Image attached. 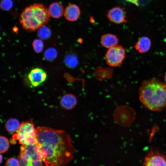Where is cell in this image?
Here are the masks:
<instances>
[{"instance_id":"22","label":"cell","mask_w":166,"mask_h":166,"mask_svg":"<svg viewBox=\"0 0 166 166\" xmlns=\"http://www.w3.org/2000/svg\"><path fill=\"white\" fill-rule=\"evenodd\" d=\"M5 166H20V164L18 159L11 158L7 160Z\"/></svg>"},{"instance_id":"19","label":"cell","mask_w":166,"mask_h":166,"mask_svg":"<svg viewBox=\"0 0 166 166\" xmlns=\"http://www.w3.org/2000/svg\"><path fill=\"white\" fill-rule=\"evenodd\" d=\"M65 61L66 65L70 68L75 66L77 62L76 56L72 55H67L65 58Z\"/></svg>"},{"instance_id":"14","label":"cell","mask_w":166,"mask_h":166,"mask_svg":"<svg viewBox=\"0 0 166 166\" xmlns=\"http://www.w3.org/2000/svg\"><path fill=\"white\" fill-rule=\"evenodd\" d=\"M150 39L146 37H142L140 38L136 43L134 47L139 52L143 53L147 52L151 46Z\"/></svg>"},{"instance_id":"1","label":"cell","mask_w":166,"mask_h":166,"mask_svg":"<svg viewBox=\"0 0 166 166\" xmlns=\"http://www.w3.org/2000/svg\"><path fill=\"white\" fill-rule=\"evenodd\" d=\"M36 129V144L46 166H65L71 160L75 150L69 135L47 127Z\"/></svg>"},{"instance_id":"8","label":"cell","mask_w":166,"mask_h":166,"mask_svg":"<svg viewBox=\"0 0 166 166\" xmlns=\"http://www.w3.org/2000/svg\"><path fill=\"white\" fill-rule=\"evenodd\" d=\"M106 16L110 22L115 23L119 24L127 22L125 12L122 8L119 6L109 10Z\"/></svg>"},{"instance_id":"17","label":"cell","mask_w":166,"mask_h":166,"mask_svg":"<svg viewBox=\"0 0 166 166\" xmlns=\"http://www.w3.org/2000/svg\"><path fill=\"white\" fill-rule=\"evenodd\" d=\"M57 55L56 50L53 48L47 49L44 53V57L45 59L51 61L55 59Z\"/></svg>"},{"instance_id":"16","label":"cell","mask_w":166,"mask_h":166,"mask_svg":"<svg viewBox=\"0 0 166 166\" xmlns=\"http://www.w3.org/2000/svg\"><path fill=\"white\" fill-rule=\"evenodd\" d=\"M38 34L41 39L45 40L49 38L51 33L49 27L43 26L39 29Z\"/></svg>"},{"instance_id":"5","label":"cell","mask_w":166,"mask_h":166,"mask_svg":"<svg viewBox=\"0 0 166 166\" xmlns=\"http://www.w3.org/2000/svg\"><path fill=\"white\" fill-rule=\"evenodd\" d=\"M36 129L31 121L24 122L21 124L18 130L12 136L13 140H18L22 145H29L36 143Z\"/></svg>"},{"instance_id":"2","label":"cell","mask_w":166,"mask_h":166,"mask_svg":"<svg viewBox=\"0 0 166 166\" xmlns=\"http://www.w3.org/2000/svg\"><path fill=\"white\" fill-rule=\"evenodd\" d=\"M139 94L141 102L149 110L160 111L166 107V84L157 79L143 81Z\"/></svg>"},{"instance_id":"25","label":"cell","mask_w":166,"mask_h":166,"mask_svg":"<svg viewBox=\"0 0 166 166\" xmlns=\"http://www.w3.org/2000/svg\"><path fill=\"white\" fill-rule=\"evenodd\" d=\"M164 81H165V83L166 84V73H165V76H164Z\"/></svg>"},{"instance_id":"18","label":"cell","mask_w":166,"mask_h":166,"mask_svg":"<svg viewBox=\"0 0 166 166\" xmlns=\"http://www.w3.org/2000/svg\"><path fill=\"white\" fill-rule=\"evenodd\" d=\"M0 152L1 153H4L7 151L9 147L10 144L8 140L6 137L1 136L0 137Z\"/></svg>"},{"instance_id":"11","label":"cell","mask_w":166,"mask_h":166,"mask_svg":"<svg viewBox=\"0 0 166 166\" xmlns=\"http://www.w3.org/2000/svg\"><path fill=\"white\" fill-rule=\"evenodd\" d=\"M118 39L113 34H107L103 35L101 39V43L104 47L108 48L117 45Z\"/></svg>"},{"instance_id":"6","label":"cell","mask_w":166,"mask_h":166,"mask_svg":"<svg viewBox=\"0 0 166 166\" xmlns=\"http://www.w3.org/2000/svg\"><path fill=\"white\" fill-rule=\"evenodd\" d=\"M125 57V49L117 45L109 48L105 55L107 64L111 67L120 66Z\"/></svg>"},{"instance_id":"10","label":"cell","mask_w":166,"mask_h":166,"mask_svg":"<svg viewBox=\"0 0 166 166\" xmlns=\"http://www.w3.org/2000/svg\"><path fill=\"white\" fill-rule=\"evenodd\" d=\"M64 13L65 16L68 20L74 21L78 19L81 12L78 6L75 4H71L66 7Z\"/></svg>"},{"instance_id":"20","label":"cell","mask_w":166,"mask_h":166,"mask_svg":"<svg viewBox=\"0 0 166 166\" xmlns=\"http://www.w3.org/2000/svg\"><path fill=\"white\" fill-rule=\"evenodd\" d=\"M32 45L34 51L37 53H39L43 49V43L40 39H36L34 40Z\"/></svg>"},{"instance_id":"21","label":"cell","mask_w":166,"mask_h":166,"mask_svg":"<svg viewBox=\"0 0 166 166\" xmlns=\"http://www.w3.org/2000/svg\"><path fill=\"white\" fill-rule=\"evenodd\" d=\"M0 6L2 10L7 11L12 8L13 2L12 0H1Z\"/></svg>"},{"instance_id":"4","label":"cell","mask_w":166,"mask_h":166,"mask_svg":"<svg viewBox=\"0 0 166 166\" xmlns=\"http://www.w3.org/2000/svg\"><path fill=\"white\" fill-rule=\"evenodd\" d=\"M18 159L20 166H43L42 159L36 144L22 145Z\"/></svg>"},{"instance_id":"7","label":"cell","mask_w":166,"mask_h":166,"mask_svg":"<svg viewBox=\"0 0 166 166\" xmlns=\"http://www.w3.org/2000/svg\"><path fill=\"white\" fill-rule=\"evenodd\" d=\"M143 166H166V155L158 151L152 150L148 153Z\"/></svg>"},{"instance_id":"9","label":"cell","mask_w":166,"mask_h":166,"mask_svg":"<svg viewBox=\"0 0 166 166\" xmlns=\"http://www.w3.org/2000/svg\"><path fill=\"white\" fill-rule=\"evenodd\" d=\"M46 77V73L39 68L33 69L28 75V78L31 84L34 87L37 86L44 82Z\"/></svg>"},{"instance_id":"13","label":"cell","mask_w":166,"mask_h":166,"mask_svg":"<svg viewBox=\"0 0 166 166\" xmlns=\"http://www.w3.org/2000/svg\"><path fill=\"white\" fill-rule=\"evenodd\" d=\"M62 5L58 2L51 3L48 9L49 13L50 16L57 18L61 17L64 12Z\"/></svg>"},{"instance_id":"24","label":"cell","mask_w":166,"mask_h":166,"mask_svg":"<svg viewBox=\"0 0 166 166\" xmlns=\"http://www.w3.org/2000/svg\"><path fill=\"white\" fill-rule=\"evenodd\" d=\"M13 30H14V32H17V30H18L17 28L16 27V28L15 29V27H14V29H13Z\"/></svg>"},{"instance_id":"12","label":"cell","mask_w":166,"mask_h":166,"mask_svg":"<svg viewBox=\"0 0 166 166\" xmlns=\"http://www.w3.org/2000/svg\"><path fill=\"white\" fill-rule=\"evenodd\" d=\"M77 103V100L73 94L68 93L64 95L60 100V104L64 109H70L74 108Z\"/></svg>"},{"instance_id":"23","label":"cell","mask_w":166,"mask_h":166,"mask_svg":"<svg viewBox=\"0 0 166 166\" xmlns=\"http://www.w3.org/2000/svg\"><path fill=\"white\" fill-rule=\"evenodd\" d=\"M2 155H0V162L1 163H2Z\"/></svg>"},{"instance_id":"15","label":"cell","mask_w":166,"mask_h":166,"mask_svg":"<svg viewBox=\"0 0 166 166\" xmlns=\"http://www.w3.org/2000/svg\"><path fill=\"white\" fill-rule=\"evenodd\" d=\"M20 125L19 121L17 119L15 118H10L6 122L5 128L9 132L14 133L18 131Z\"/></svg>"},{"instance_id":"3","label":"cell","mask_w":166,"mask_h":166,"mask_svg":"<svg viewBox=\"0 0 166 166\" xmlns=\"http://www.w3.org/2000/svg\"><path fill=\"white\" fill-rule=\"evenodd\" d=\"M50 17L48 9L41 4L35 3L27 7L22 11L20 22L25 30L34 31L47 23Z\"/></svg>"}]
</instances>
